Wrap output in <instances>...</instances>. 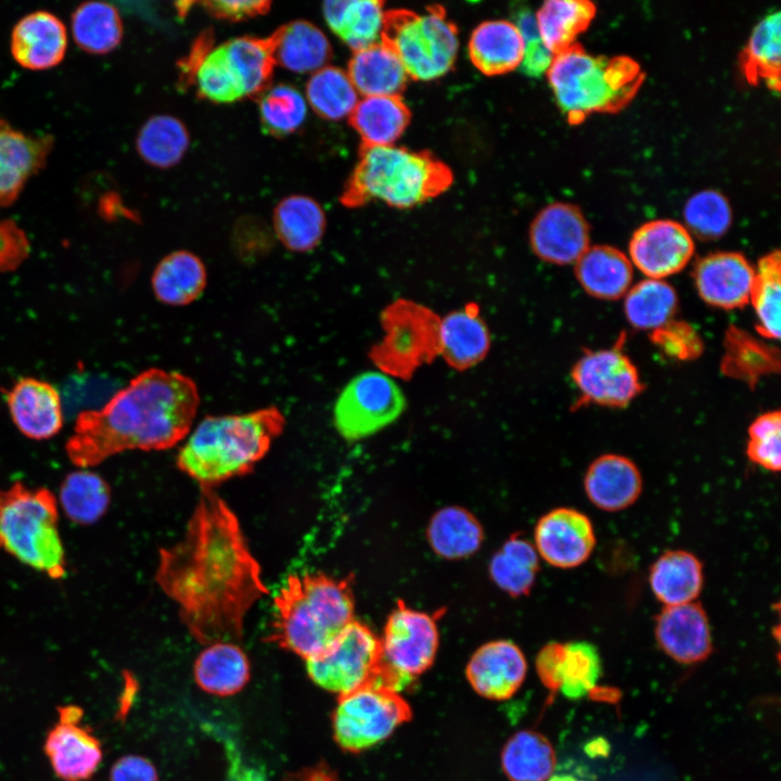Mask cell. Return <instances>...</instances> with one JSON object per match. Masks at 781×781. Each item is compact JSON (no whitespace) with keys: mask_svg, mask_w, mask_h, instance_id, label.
Wrapping results in <instances>:
<instances>
[{"mask_svg":"<svg viewBox=\"0 0 781 781\" xmlns=\"http://www.w3.org/2000/svg\"><path fill=\"white\" fill-rule=\"evenodd\" d=\"M155 579L204 645L241 641L248 611L268 593L236 515L214 489H201L183 538L159 550Z\"/></svg>","mask_w":781,"mask_h":781,"instance_id":"cell-1","label":"cell"},{"mask_svg":"<svg viewBox=\"0 0 781 781\" xmlns=\"http://www.w3.org/2000/svg\"><path fill=\"white\" fill-rule=\"evenodd\" d=\"M200 394L195 382L172 370L149 368L99 409L79 412L65 450L89 469L127 450H166L192 428Z\"/></svg>","mask_w":781,"mask_h":781,"instance_id":"cell-2","label":"cell"},{"mask_svg":"<svg viewBox=\"0 0 781 781\" xmlns=\"http://www.w3.org/2000/svg\"><path fill=\"white\" fill-rule=\"evenodd\" d=\"M285 418L278 407L240 414L206 415L179 449L177 466L201 489L245 475L282 434Z\"/></svg>","mask_w":781,"mask_h":781,"instance_id":"cell-3","label":"cell"},{"mask_svg":"<svg viewBox=\"0 0 781 781\" xmlns=\"http://www.w3.org/2000/svg\"><path fill=\"white\" fill-rule=\"evenodd\" d=\"M354 606L348 578L313 572L292 574L273 597L267 641L310 658L355 619Z\"/></svg>","mask_w":781,"mask_h":781,"instance_id":"cell-4","label":"cell"},{"mask_svg":"<svg viewBox=\"0 0 781 781\" xmlns=\"http://www.w3.org/2000/svg\"><path fill=\"white\" fill-rule=\"evenodd\" d=\"M453 181L450 167L430 151L405 146H360L358 162L340 202L357 208L372 201L407 209L434 199Z\"/></svg>","mask_w":781,"mask_h":781,"instance_id":"cell-5","label":"cell"},{"mask_svg":"<svg viewBox=\"0 0 781 781\" xmlns=\"http://www.w3.org/2000/svg\"><path fill=\"white\" fill-rule=\"evenodd\" d=\"M546 73L558 106L572 125L594 113L623 110L644 80L631 57L593 55L578 43L555 54Z\"/></svg>","mask_w":781,"mask_h":781,"instance_id":"cell-6","label":"cell"},{"mask_svg":"<svg viewBox=\"0 0 781 781\" xmlns=\"http://www.w3.org/2000/svg\"><path fill=\"white\" fill-rule=\"evenodd\" d=\"M57 521V500L49 489L16 482L0 490V549L52 579L66 572Z\"/></svg>","mask_w":781,"mask_h":781,"instance_id":"cell-7","label":"cell"},{"mask_svg":"<svg viewBox=\"0 0 781 781\" xmlns=\"http://www.w3.org/2000/svg\"><path fill=\"white\" fill-rule=\"evenodd\" d=\"M381 42L397 55L410 79L421 81L446 75L459 49L458 28L439 4L424 12L385 10Z\"/></svg>","mask_w":781,"mask_h":781,"instance_id":"cell-8","label":"cell"},{"mask_svg":"<svg viewBox=\"0 0 781 781\" xmlns=\"http://www.w3.org/2000/svg\"><path fill=\"white\" fill-rule=\"evenodd\" d=\"M380 641L381 661L372 683L398 693L434 662L438 630L431 615L399 601Z\"/></svg>","mask_w":781,"mask_h":781,"instance_id":"cell-9","label":"cell"},{"mask_svg":"<svg viewBox=\"0 0 781 781\" xmlns=\"http://www.w3.org/2000/svg\"><path fill=\"white\" fill-rule=\"evenodd\" d=\"M411 716L395 691L370 683L341 695L332 715L333 735L347 752H361L387 739Z\"/></svg>","mask_w":781,"mask_h":781,"instance_id":"cell-10","label":"cell"},{"mask_svg":"<svg viewBox=\"0 0 781 781\" xmlns=\"http://www.w3.org/2000/svg\"><path fill=\"white\" fill-rule=\"evenodd\" d=\"M406 409L396 381L383 371H364L342 389L333 408V423L346 440L367 438L394 423Z\"/></svg>","mask_w":781,"mask_h":781,"instance_id":"cell-11","label":"cell"},{"mask_svg":"<svg viewBox=\"0 0 781 781\" xmlns=\"http://www.w3.org/2000/svg\"><path fill=\"white\" fill-rule=\"evenodd\" d=\"M312 682L341 695L372 683L381 661V641L354 619L319 654L305 660Z\"/></svg>","mask_w":781,"mask_h":781,"instance_id":"cell-12","label":"cell"},{"mask_svg":"<svg viewBox=\"0 0 781 781\" xmlns=\"http://www.w3.org/2000/svg\"><path fill=\"white\" fill-rule=\"evenodd\" d=\"M387 336L374 350L381 371L410 374L417 366L438 355L439 318L425 307L398 302L383 317Z\"/></svg>","mask_w":781,"mask_h":781,"instance_id":"cell-13","label":"cell"},{"mask_svg":"<svg viewBox=\"0 0 781 781\" xmlns=\"http://www.w3.org/2000/svg\"><path fill=\"white\" fill-rule=\"evenodd\" d=\"M622 338L611 348L588 350L573 366L572 380L580 393L577 406H628L642 390L638 370L623 351Z\"/></svg>","mask_w":781,"mask_h":781,"instance_id":"cell-14","label":"cell"},{"mask_svg":"<svg viewBox=\"0 0 781 781\" xmlns=\"http://www.w3.org/2000/svg\"><path fill=\"white\" fill-rule=\"evenodd\" d=\"M629 259L646 278L661 279L681 271L695 251L693 236L671 219H655L641 225L629 241Z\"/></svg>","mask_w":781,"mask_h":781,"instance_id":"cell-15","label":"cell"},{"mask_svg":"<svg viewBox=\"0 0 781 781\" xmlns=\"http://www.w3.org/2000/svg\"><path fill=\"white\" fill-rule=\"evenodd\" d=\"M529 244L536 256L546 263L572 265L590 246L589 225L576 205L552 203L533 220Z\"/></svg>","mask_w":781,"mask_h":781,"instance_id":"cell-16","label":"cell"},{"mask_svg":"<svg viewBox=\"0 0 781 781\" xmlns=\"http://www.w3.org/2000/svg\"><path fill=\"white\" fill-rule=\"evenodd\" d=\"M536 669L541 682L569 700L589 694L602 673L598 649L587 641L549 642L538 653Z\"/></svg>","mask_w":781,"mask_h":781,"instance_id":"cell-17","label":"cell"},{"mask_svg":"<svg viewBox=\"0 0 781 781\" xmlns=\"http://www.w3.org/2000/svg\"><path fill=\"white\" fill-rule=\"evenodd\" d=\"M535 549L551 566L568 569L582 565L596 547L591 520L574 508H556L536 524Z\"/></svg>","mask_w":781,"mask_h":781,"instance_id":"cell-18","label":"cell"},{"mask_svg":"<svg viewBox=\"0 0 781 781\" xmlns=\"http://www.w3.org/2000/svg\"><path fill=\"white\" fill-rule=\"evenodd\" d=\"M754 273V266L743 254L716 252L697 259L692 277L706 304L731 310L750 303Z\"/></svg>","mask_w":781,"mask_h":781,"instance_id":"cell-19","label":"cell"},{"mask_svg":"<svg viewBox=\"0 0 781 781\" xmlns=\"http://www.w3.org/2000/svg\"><path fill=\"white\" fill-rule=\"evenodd\" d=\"M654 635L661 650L681 664L702 662L713 650L708 616L696 601L663 606L655 617Z\"/></svg>","mask_w":781,"mask_h":781,"instance_id":"cell-20","label":"cell"},{"mask_svg":"<svg viewBox=\"0 0 781 781\" xmlns=\"http://www.w3.org/2000/svg\"><path fill=\"white\" fill-rule=\"evenodd\" d=\"M7 404L17 430L30 439L55 436L63 427L64 413L59 390L37 377L20 379L7 393Z\"/></svg>","mask_w":781,"mask_h":781,"instance_id":"cell-21","label":"cell"},{"mask_svg":"<svg viewBox=\"0 0 781 781\" xmlns=\"http://www.w3.org/2000/svg\"><path fill=\"white\" fill-rule=\"evenodd\" d=\"M68 43L64 23L48 11L31 12L14 26L10 50L15 62L30 71H46L59 65Z\"/></svg>","mask_w":781,"mask_h":781,"instance_id":"cell-22","label":"cell"},{"mask_svg":"<svg viewBox=\"0 0 781 781\" xmlns=\"http://www.w3.org/2000/svg\"><path fill=\"white\" fill-rule=\"evenodd\" d=\"M584 491L588 500L605 512H619L637 502L643 479L637 464L618 453L596 458L584 475Z\"/></svg>","mask_w":781,"mask_h":781,"instance_id":"cell-23","label":"cell"},{"mask_svg":"<svg viewBox=\"0 0 781 781\" xmlns=\"http://www.w3.org/2000/svg\"><path fill=\"white\" fill-rule=\"evenodd\" d=\"M526 669L521 649L511 641L497 640L485 643L472 655L466 677L478 694L505 700L521 687Z\"/></svg>","mask_w":781,"mask_h":781,"instance_id":"cell-24","label":"cell"},{"mask_svg":"<svg viewBox=\"0 0 781 781\" xmlns=\"http://www.w3.org/2000/svg\"><path fill=\"white\" fill-rule=\"evenodd\" d=\"M43 752L62 781H88L103 758L101 742L80 722L57 721L46 735Z\"/></svg>","mask_w":781,"mask_h":781,"instance_id":"cell-25","label":"cell"},{"mask_svg":"<svg viewBox=\"0 0 781 781\" xmlns=\"http://www.w3.org/2000/svg\"><path fill=\"white\" fill-rule=\"evenodd\" d=\"M52 139L34 136L0 120V206L12 204L44 165Z\"/></svg>","mask_w":781,"mask_h":781,"instance_id":"cell-26","label":"cell"},{"mask_svg":"<svg viewBox=\"0 0 781 781\" xmlns=\"http://www.w3.org/2000/svg\"><path fill=\"white\" fill-rule=\"evenodd\" d=\"M490 347V334L477 307L468 305L439 319L438 355L457 370L481 362Z\"/></svg>","mask_w":781,"mask_h":781,"instance_id":"cell-27","label":"cell"},{"mask_svg":"<svg viewBox=\"0 0 781 781\" xmlns=\"http://www.w3.org/2000/svg\"><path fill=\"white\" fill-rule=\"evenodd\" d=\"M267 38L274 63L294 73H315L327 66L332 57L329 39L308 21H292Z\"/></svg>","mask_w":781,"mask_h":781,"instance_id":"cell-28","label":"cell"},{"mask_svg":"<svg viewBox=\"0 0 781 781\" xmlns=\"http://www.w3.org/2000/svg\"><path fill=\"white\" fill-rule=\"evenodd\" d=\"M649 585L664 606L694 602L704 586L703 564L688 550H667L652 563Z\"/></svg>","mask_w":781,"mask_h":781,"instance_id":"cell-29","label":"cell"},{"mask_svg":"<svg viewBox=\"0 0 781 781\" xmlns=\"http://www.w3.org/2000/svg\"><path fill=\"white\" fill-rule=\"evenodd\" d=\"M468 50L471 62L479 72L498 76L520 67L524 43L513 22L491 20L474 28Z\"/></svg>","mask_w":781,"mask_h":781,"instance_id":"cell-30","label":"cell"},{"mask_svg":"<svg viewBox=\"0 0 781 781\" xmlns=\"http://www.w3.org/2000/svg\"><path fill=\"white\" fill-rule=\"evenodd\" d=\"M582 290L603 300L618 299L628 292L633 266L627 255L610 245H593L574 264Z\"/></svg>","mask_w":781,"mask_h":781,"instance_id":"cell-31","label":"cell"},{"mask_svg":"<svg viewBox=\"0 0 781 781\" xmlns=\"http://www.w3.org/2000/svg\"><path fill=\"white\" fill-rule=\"evenodd\" d=\"M720 371L755 388L761 377L779 373V349L737 325H730L724 337Z\"/></svg>","mask_w":781,"mask_h":781,"instance_id":"cell-32","label":"cell"},{"mask_svg":"<svg viewBox=\"0 0 781 781\" xmlns=\"http://www.w3.org/2000/svg\"><path fill=\"white\" fill-rule=\"evenodd\" d=\"M348 117L361 139L360 146H387L402 136L411 112L401 95H373L359 100Z\"/></svg>","mask_w":781,"mask_h":781,"instance_id":"cell-33","label":"cell"},{"mask_svg":"<svg viewBox=\"0 0 781 781\" xmlns=\"http://www.w3.org/2000/svg\"><path fill=\"white\" fill-rule=\"evenodd\" d=\"M346 73L363 97L401 95L410 79L397 55L381 41L354 51Z\"/></svg>","mask_w":781,"mask_h":781,"instance_id":"cell-34","label":"cell"},{"mask_svg":"<svg viewBox=\"0 0 781 781\" xmlns=\"http://www.w3.org/2000/svg\"><path fill=\"white\" fill-rule=\"evenodd\" d=\"M206 283L204 263L197 255L184 249L163 257L151 277L156 299L175 307L195 302L203 294Z\"/></svg>","mask_w":781,"mask_h":781,"instance_id":"cell-35","label":"cell"},{"mask_svg":"<svg viewBox=\"0 0 781 781\" xmlns=\"http://www.w3.org/2000/svg\"><path fill=\"white\" fill-rule=\"evenodd\" d=\"M194 679L205 692L228 696L240 692L251 678L246 653L234 642L206 645L195 660Z\"/></svg>","mask_w":781,"mask_h":781,"instance_id":"cell-36","label":"cell"},{"mask_svg":"<svg viewBox=\"0 0 781 781\" xmlns=\"http://www.w3.org/2000/svg\"><path fill=\"white\" fill-rule=\"evenodd\" d=\"M274 234L280 243L291 252L312 251L325 231V214L313 199L293 194L282 199L272 216Z\"/></svg>","mask_w":781,"mask_h":781,"instance_id":"cell-37","label":"cell"},{"mask_svg":"<svg viewBox=\"0 0 781 781\" xmlns=\"http://www.w3.org/2000/svg\"><path fill=\"white\" fill-rule=\"evenodd\" d=\"M322 12L331 30L354 51L381 41L385 13L383 1H325Z\"/></svg>","mask_w":781,"mask_h":781,"instance_id":"cell-38","label":"cell"},{"mask_svg":"<svg viewBox=\"0 0 781 781\" xmlns=\"http://www.w3.org/2000/svg\"><path fill=\"white\" fill-rule=\"evenodd\" d=\"M780 12L760 20L740 54V68L745 79L752 85L765 81L766 86L776 92L780 90Z\"/></svg>","mask_w":781,"mask_h":781,"instance_id":"cell-39","label":"cell"},{"mask_svg":"<svg viewBox=\"0 0 781 781\" xmlns=\"http://www.w3.org/2000/svg\"><path fill=\"white\" fill-rule=\"evenodd\" d=\"M597 13L594 3L588 0H549L537 11L535 17L545 47L558 54L576 43Z\"/></svg>","mask_w":781,"mask_h":781,"instance_id":"cell-40","label":"cell"},{"mask_svg":"<svg viewBox=\"0 0 781 781\" xmlns=\"http://www.w3.org/2000/svg\"><path fill=\"white\" fill-rule=\"evenodd\" d=\"M71 31L75 43L85 52L106 54L119 46L123 22L113 4L89 1L73 12Z\"/></svg>","mask_w":781,"mask_h":781,"instance_id":"cell-41","label":"cell"},{"mask_svg":"<svg viewBox=\"0 0 781 781\" xmlns=\"http://www.w3.org/2000/svg\"><path fill=\"white\" fill-rule=\"evenodd\" d=\"M190 144L185 125L177 117L158 114L150 117L140 128L136 148L141 158L157 168L177 165Z\"/></svg>","mask_w":781,"mask_h":781,"instance_id":"cell-42","label":"cell"},{"mask_svg":"<svg viewBox=\"0 0 781 781\" xmlns=\"http://www.w3.org/2000/svg\"><path fill=\"white\" fill-rule=\"evenodd\" d=\"M502 767L511 781H547L555 768V753L546 737L523 730L505 743Z\"/></svg>","mask_w":781,"mask_h":781,"instance_id":"cell-43","label":"cell"},{"mask_svg":"<svg viewBox=\"0 0 781 781\" xmlns=\"http://www.w3.org/2000/svg\"><path fill=\"white\" fill-rule=\"evenodd\" d=\"M678 308L675 289L661 279L646 278L625 294L624 312L628 323L643 331H654L674 319Z\"/></svg>","mask_w":781,"mask_h":781,"instance_id":"cell-44","label":"cell"},{"mask_svg":"<svg viewBox=\"0 0 781 781\" xmlns=\"http://www.w3.org/2000/svg\"><path fill=\"white\" fill-rule=\"evenodd\" d=\"M483 537L477 520L459 507L438 511L427 528V538L433 550L446 559H461L473 554L479 548Z\"/></svg>","mask_w":781,"mask_h":781,"instance_id":"cell-45","label":"cell"},{"mask_svg":"<svg viewBox=\"0 0 781 781\" xmlns=\"http://www.w3.org/2000/svg\"><path fill=\"white\" fill-rule=\"evenodd\" d=\"M111 491L95 472L81 469L68 474L60 488V502L67 517L78 524H90L106 512Z\"/></svg>","mask_w":781,"mask_h":781,"instance_id":"cell-46","label":"cell"},{"mask_svg":"<svg viewBox=\"0 0 781 781\" xmlns=\"http://www.w3.org/2000/svg\"><path fill=\"white\" fill-rule=\"evenodd\" d=\"M754 273L750 303L756 316V329L761 337H780L781 258L772 251L759 258Z\"/></svg>","mask_w":781,"mask_h":781,"instance_id":"cell-47","label":"cell"},{"mask_svg":"<svg viewBox=\"0 0 781 781\" xmlns=\"http://www.w3.org/2000/svg\"><path fill=\"white\" fill-rule=\"evenodd\" d=\"M305 100L317 115L328 120L349 116L359 101L347 73L331 65L312 73L306 84Z\"/></svg>","mask_w":781,"mask_h":781,"instance_id":"cell-48","label":"cell"},{"mask_svg":"<svg viewBox=\"0 0 781 781\" xmlns=\"http://www.w3.org/2000/svg\"><path fill=\"white\" fill-rule=\"evenodd\" d=\"M223 44L245 97H259L270 87L276 65L268 38L244 36Z\"/></svg>","mask_w":781,"mask_h":781,"instance_id":"cell-49","label":"cell"},{"mask_svg":"<svg viewBox=\"0 0 781 781\" xmlns=\"http://www.w3.org/2000/svg\"><path fill=\"white\" fill-rule=\"evenodd\" d=\"M538 567L535 547L525 539L512 538L494 555L489 571L501 589L512 596H522L532 589Z\"/></svg>","mask_w":781,"mask_h":781,"instance_id":"cell-50","label":"cell"},{"mask_svg":"<svg viewBox=\"0 0 781 781\" xmlns=\"http://www.w3.org/2000/svg\"><path fill=\"white\" fill-rule=\"evenodd\" d=\"M258 107L263 130L273 137H285L295 132L307 116L305 98L287 84L266 89L259 95Z\"/></svg>","mask_w":781,"mask_h":781,"instance_id":"cell-51","label":"cell"},{"mask_svg":"<svg viewBox=\"0 0 781 781\" xmlns=\"http://www.w3.org/2000/svg\"><path fill=\"white\" fill-rule=\"evenodd\" d=\"M200 98L213 103L226 104L245 97L239 75L230 62L225 44L206 55L200 65L194 84Z\"/></svg>","mask_w":781,"mask_h":781,"instance_id":"cell-52","label":"cell"},{"mask_svg":"<svg viewBox=\"0 0 781 781\" xmlns=\"http://www.w3.org/2000/svg\"><path fill=\"white\" fill-rule=\"evenodd\" d=\"M686 229L701 240H716L732 223V209L727 197L716 190H702L688 199L683 207Z\"/></svg>","mask_w":781,"mask_h":781,"instance_id":"cell-53","label":"cell"},{"mask_svg":"<svg viewBox=\"0 0 781 781\" xmlns=\"http://www.w3.org/2000/svg\"><path fill=\"white\" fill-rule=\"evenodd\" d=\"M746 457L754 464L777 473L781 469V413L758 415L747 428Z\"/></svg>","mask_w":781,"mask_h":781,"instance_id":"cell-54","label":"cell"},{"mask_svg":"<svg viewBox=\"0 0 781 781\" xmlns=\"http://www.w3.org/2000/svg\"><path fill=\"white\" fill-rule=\"evenodd\" d=\"M652 343L667 357L689 361L703 353V341L697 331L682 320H670L650 334Z\"/></svg>","mask_w":781,"mask_h":781,"instance_id":"cell-55","label":"cell"},{"mask_svg":"<svg viewBox=\"0 0 781 781\" xmlns=\"http://www.w3.org/2000/svg\"><path fill=\"white\" fill-rule=\"evenodd\" d=\"M514 20L524 43V55L520 68L527 76L539 77L547 72L554 55L545 47L535 14L529 9L517 8Z\"/></svg>","mask_w":781,"mask_h":781,"instance_id":"cell-56","label":"cell"},{"mask_svg":"<svg viewBox=\"0 0 781 781\" xmlns=\"http://www.w3.org/2000/svg\"><path fill=\"white\" fill-rule=\"evenodd\" d=\"M28 253L25 233L11 220H0V270L16 268Z\"/></svg>","mask_w":781,"mask_h":781,"instance_id":"cell-57","label":"cell"},{"mask_svg":"<svg viewBox=\"0 0 781 781\" xmlns=\"http://www.w3.org/2000/svg\"><path fill=\"white\" fill-rule=\"evenodd\" d=\"M203 8L214 17L223 21L239 22L266 14L271 7L270 1L216 0L201 2Z\"/></svg>","mask_w":781,"mask_h":781,"instance_id":"cell-58","label":"cell"},{"mask_svg":"<svg viewBox=\"0 0 781 781\" xmlns=\"http://www.w3.org/2000/svg\"><path fill=\"white\" fill-rule=\"evenodd\" d=\"M212 29L202 31L191 44L189 53L178 64V87L185 90L194 84L195 74L206 55L213 50Z\"/></svg>","mask_w":781,"mask_h":781,"instance_id":"cell-59","label":"cell"},{"mask_svg":"<svg viewBox=\"0 0 781 781\" xmlns=\"http://www.w3.org/2000/svg\"><path fill=\"white\" fill-rule=\"evenodd\" d=\"M110 781H157V772L145 757L126 755L112 766Z\"/></svg>","mask_w":781,"mask_h":781,"instance_id":"cell-60","label":"cell"},{"mask_svg":"<svg viewBox=\"0 0 781 781\" xmlns=\"http://www.w3.org/2000/svg\"><path fill=\"white\" fill-rule=\"evenodd\" d=\"M231 755V767L227 781H268L265 772L256 766L243 764L238 752Z\"/></svg>","mask_w":781,"mask_h":781,"instance_id":"cell-61","label":"cell"},{"mask_svg":"<svg viewBox=\"0 0 781 781\" xmlns=\"http://www.w3.org/2000/svg\"><path fill=\"white\" fill-rule=\"evenodd\" d=\"M59 721L64 722H80L84 710L74 704L60 706L57 708Z\"/></svg>","mask_w":781,"mask_h":781,"instance_id":"cell-62","label":"cell"},{"mask_svg":"<svg viewBox=\"0 0 781 781\" xmlns=\"http://www.w3.org/2000/svg\"><path fill=\"white\" fill-rule=\"evenodd\" d=\"M587 748H589L588 753L591 756L602 755V754H606L607 745H606V742H604L601 739H598V740H594L591 743H589Z\"/></svg>","mask_w":781,"mask_h":781,"instance_id":"cell-63","label":"cell"},{"mask_svg":"<svg viewBox=\"0 0 781 781\" xmlns=\"http://www.w3.org/2000/svg\"><path fill=\"white\" fill-rule=\"evenodd\" d=\"M547 781H582V780L576 778L573 774L562 773V774H555V776L552 774Z\"/></svg>","mask_w":781,"mask_h":781,"instance_id":"cell-64","label":"cell"}]
</instances>
